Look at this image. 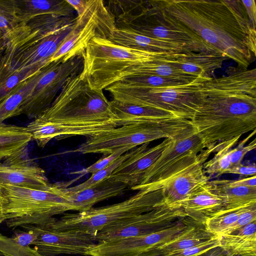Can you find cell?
I'll use <instances>...</instances> for the list:
<instances>
[{
	"mask_svg": "<svg viewBox=\"0 0 256 256\" xmlns=\"http://www.w3.org/2000/svg\"><path fill=\"white\" fill-rule=\"evenodd\" d=\"M50 184L45 171L28 157L27 148L0 162V186L40 190Z\"/></svg>",
	"mask_w": 256,
	"mask_h": 256,
	"instance_id": "obj_17",
	"label": "cell"
},
{
	"mask_svg": "<svg viewBox=\"0 0 256 256\" xmlns=\"http://www.w3.org/2000/svg\"><path fill=\"white\" fill-rule=\"evenodd\" d=\"M0 256H4L2 253L0 252Z\"/></svg>",
	"mask_w": 256,
	"mask_h": 256,
	"instance_id": "obj_55",
	"label": "cell"
},
{
	"mask_svg": "<svg viewBox=\"0 0 256 256\" xmlns=\"http://www.w3.org/2000/svg\"><path fill=\"white\" fill-rule=\"evenodd\" d=\"M180 208H171L164 204L152 210L112 224L94 236L97 243L128 237L149 234L166 228L186 218Z\"/></svg>",
	"mask_w": 256,
	"mask_h": 256,
	"instance_id": "obj_14",
	"label": "cell"
},
{
	"mask_svg": "<svg viewBox=\"0 0 256 256\" xmlns=\"http://www.w3.org/2000/svg\"><path fill=\"white\" fill-rule=\"evenodd\" d=\"M228 183L234 186L256 187V176H254L238 180H228Z\"/></svg>",
	"mask_w": 256,
	"mask_h": 256,
	"instance_id": "obj_47",
	"label": "cell"
},
{
	"mask_svg": "<svg viewBox=\"0 0 256 256\" xmlns=\"http://www.w3.org/2000/svg\"><path fill=\"white\" fill-rule=\"evenodd\" d=\"M174 140L164 138L161 143L150 148L148 142L140 146L138 150L121 164L109 178L132 190L139 185L148 170Z\"/></svg>",
	"mask_w": 256,
	"mask_h": 256,
	"instance_id": "obj_20",
	"label": "cell"
},
{
	"mask_svg": "<svg viewBox=\"0 0 256 256\" xmlns=\"http://www.w3.org/2000/svg\"><path fill=\"white\" fill-rule=\"evenodd\" d=\"M4 34L6 33L4 32L1 30H0V36L3 35Z\"/></svg>",
	"mask_w": 256,
	"mask_h": 256,
	"instance_id": "obj_54",
	"label": "cell"
},
{
	"mask_svg": "<svg viewBox=\"0 0 256 256\" xmlns=\"http://www.w3.org/2000/svg\"><path fill=\"white\" fill-rule=\"evenodd\" d=\"M220 247L214 248L209 252L200 256H214Z\"/></svg>",
	"mask_w": 256,
	"mask_h": 256,
	"instance_id": "obj_51",
	"label": "cell"
},
{
	"mask_svg": "<svg viewBox=\"0 0 256 256\" xmlns=\"http://www.w3.org/2000/svg\"><path fill=\"white\" fill-rule=\"evenodd\" d=\"M208 76H198L190 83L160 87L132 86L115 82L104 89L116 101L152 108L190 120L203 100Z\"/></svg>",
	"mask_w": 256,
	"mask_h": 256,
	"instance_id": "obj_8",
	"label": "cell"
},
{
	"mask_svg": "<svg viewBox=\"0 0 256 256\" xmlns=\"http://www.w3.org/2000/svg\"><path fill=\"white\" fill-rule=\"evenodd\" d=\"M194 222L186 217L172 226L147 235L96 243L88 256H138L171 240Z\"/></svg>",
	"mask_w": 256,
	"mask_h": 256,
	"instance_id": "obj_15",
	"label": "cell"
},
{
	"mask_svg": "<svg viewBox=\"0 0 256 256\" xmlns=\"http://www.w3.org/2000/svg\"><path fill=\"white\" fill-rule=\"evenodd\" d=\"M214 236L206 230L204 225L194 222L172 239L150 251L157 255H165L193 246Z\"/></svg>",
	"mask_w": 256,
	"mask_h": 256,
	"instance_id": "obj_30",
	"label": "cell"
},
{
	"mask_svg": "<svg viewBox=\"0 0 256 256\" xmlns=\"http://www.w3.org/2000/svg\"><path fill=\"white\" fill-rule=\"evenodd\" d=\"M82 54L80 76L91 88L100 90H104L113 78L130 66L174 55L130 48L99 37L89 42Z\"/></svg>",
	"mask_w": 256,
	"mask_h": 256,
	"instance_id": "obj_9",
	"label": "cell"
},
{
	"mask_svg": "<svg viewBox=\"0 0 256 256\" xmlns=\"http://www.w3.org/2000/svg\"><path fill=\"white\" fill-rule=\"evenodd\" d=\"M76 18L44 14L19 22L6 33L4 52L18 70H40L50 63Z\"/></svg>",
	"mask_w": 256,
	"mask_h": 256,
	"instance_id": "obj_3",
	"label": "cell"
},
{
	"mask_svg": "<svg viewBox=\"0 0 256 256\" xmlns=\"http://www.w3.org/2000/svg\"><path fill=\"white\" fill-rule=\"evenodd\" d=\"M18 24L15 0H0V30L6 33Z\"/></svg>",
	"mask_w": 256,
	"mask_h": 256,
	"instance_id": "obj_40",
	"label": "cell"
},
{
	"mask_svg": "<svg viewBox=\"0 0 256 256\" xmlns=\"http://www.w3.org/2000/svg\"><path fill=\"white\" fill-rule=\"evenodd\" d=\"M116 122L88 125H76L52 122L39 118L34 119L26 126L32 139L40 148L44 147L52 139L58 140L80 136L88 138L118 127Z\"/></svg>",
	"mask_w": 256,
	"mask_h": 256,
	"instance_id": "obj_18",
	"label": "cell"
},
{
	"mask_svg": "<svg viewBox=\"0 0 256 256\" xmlns=\"http://www.w3.org/2000/svg\"><path fill=\"white\" fill-rule=\"evenodd\" d=\"M214 256H227L222 249L220 247Z\"/></svg>",
	"mask_w": 256,
	"mask_h": 256,
	"instance_id": "obj_53",
	"label": "cell"
},
{
	"mask_svg": "<svg viewBox=\"0 0 256 256\" xmlns=\"http://www.w3.org/2000/svg\"><path fill=\"white\" fill-rule=\"evenodd\" d=\"M190 121L206 148L256 130V68H231L220 77H210Z\"/></svg>",
	"mask_w": 256,
	"mask_h": 256,
	"instance_id": "obj_2",
	"label": "cell"
},
{
	"mask_svg": "<svg viewBox=\"0 0 256 256\" xmlns=\"http://www.w3.org/2000/svg\"><path fill=\"white\" fill-rule=\"evenodd\" d=\"M5 198L4 218L13 230L26 224L44 225L54 216L75 208L64 192V182L50 184L44 189L1 186Z\"/></svg>",
	"mask_w": 256,
	"mask_h": 256,
	"instance_id": "obj_4",
	"label": "cell"
},
{
	"mask_svg": "<svg viewBox=\"0 0 256 256\" xmlns=\"http://www.w3.org/2000/svg\"><path fill=\"white\" fill-rule=\"evenodd\" d=\"M138 256H166L165 255H157L151 251H149L148 252H144L142 254Z\"/></svg>",
	"mask_w": 256,
	"mask_h": 256,
	"instance_id": "obj_52",
	"label": "cell"
},
{
	"mask_svg": "<svg viewBox=\"0 0 256 256\" xmlns=\"http://www.w3.org/2000/svg\"><path fill=\"white\" fill-rule=\"evenodd\" d=\"M114 20L116 28L180 45L192 52L218 53L190 31L164 18L150 1H143L135 12Z\"/></svg>",
	"mask_w": 256,
	"mask_h": 256,
	"instance_id": "obj_10",
	"label": "cell"
},
{
	"mask_svg": "<svg viewBox=\"0 0 256 256\" xmlns=\"http://www.w3.org/2000/svg\"><path fill=\"white\" fill-rule=\"evenodd\" d=\"M215 147L206 148L204 154L197 163L175 174L162 185L164 204L171 208H178L180 202L207 184L209 177L204 171L203 164L212 153H214Z\"/></svg>",
	"mask_w": 256,
	"mask_h": 256,
	"instance_id": "obj_19",
	"label": "cell"
},
{
	"mask_svg": "<svg viewBox=\"0 0 256 256\" xmlns=\"http://www.w3.org/2000/svg\"><path fill=\"white\" fill-rule=\"evenodd\" d=\"M23 230L34 231L37 238L34 248L43 256L78 254L88 256V252L96 244L91 235L70 231H58L44 225L26 224Z\"/></svg>",
	"mask_w": 256,
	"mask_h": 256,
	"instance_id": "obj_16",
	"label": "cell"
},
{
	"mask_svg": "<svg viewBox=\"0 0 256 256\" xmlns=\"http://www.w3.org/2000/svg\"><path fill=\"white\" fill-rule=\"evenodd\" d=\"M114 16L102 0H88L84 12L77 16L72 28L52 57L50 62L82 52L94 37L108 38L116 28Z\"/></svg>",
	"mask_w": 256,
	"mask_h": 256,
	"instance_id": "obj_12",
	"label": "cell"
},
{
	"mask_svg": "<svg viewBox=\"0 0 256 256\" xmlns=\"http://www.w3.org/2000/svg\"><path fill=\"white\" fill-rule=\"evenodd\" d=\"M116 82L132 86L160 87L181 85L190 82L156 76H136L126 77Z\"/></svg>",
	"mask_w": 256,
	"mask_h": 256,
	"instance_id": "obj_37",
	"label": "cell"
},
{
	"mask_svg": "<svg viewBox=\"0 0 256 256\" xmlns=\"http://www.w3.org/2000/svg\"><path fill=\"white\" fill-rule=\"evenodd\" d=\"M221 236H214L208 240L184 250H176L166 256H200L210 250L220 246Z\"/></svg>",
	"mask_w": 256,
	"mask_h": 256,
	"instance_id": "obj_39",
	"label": "cell"
},
{
	"mask_svg": "<svg viewBox=\"0 0 256 256\" xmlns=\"http://www.w3.org/2000/svg\"><path fill=\"white\" fill-rule=\"evenodd\" d=\"M41 70H18L13 66L8 55L4 52L0 56V104L24 81Z\"/></svg>",
	"mask_w": 256,
	"mask_h": 256,
	"instance_id": "obj_32",
	"label": "cell"
},
{
	"mask_svg": "<svg viewBox=\"0 0 256 256\" xmlns=\"http://www.w3.org/2000/svg\"><path fill=\"white\" fill-rule=\"evenodd\" d=\"M178 207L182 209L187 218L204 225L210 217L224 210L222 200L210 189L208 183L180 202Z\"/></svg>",
	"mask_w": 256,
	"mask_h": 256,
	"instance_id": "obj_23",
	"label": "cell"
},
{
	"mask_svg": "<svg viewBox=\"0 0 256 256\" xmlns=\"http://www.w3.org/2000/svg\"><path fill=\"white\" fill-rule=\"evenodd\" d=\"M204 149L203 141L196 130L176 140L148 170L139 185L132 190L160 188L168 179L196 163Z\"/></svg>",
	"mask_w": 256,
	"mask_h": 256,
	"instance_id": "obj_13",
	"label": "cell"
},
{
	"mask_svg": "<svg viewBox=\"0 0 256 256\" xmlns=\"http://www.w3.org/2000/svg\"><path fill=\"white\" fill-rule=\"evenodd\" d=\"M0 252L4 256H43L34 248L21 246L0 232Z\"/></svg>",
	"mask_w": 256,
	"mask_h": 256,
	"instance_id": "obj_38",
	"label": "cell"
},
{
	"mask_svg": "<svg viewBox=\"0 0 256 256\" xmlns=\"http://www.w3.org/2000/svg\"><path fill=\"white\" fill-rule=\"evenodd\" d=\"M66 0L78 13V16L80 15L84 12L88 2V0Z\"/></svg>",
	"mask_w": 256,
	"mask_h": 256,
	"instance_id": "obj_48",
	"label": "cell"
},
{
	"mask_svg": "<svg viewBox=\"0 0 256 256\" xmlns=\"http://www.w3.org/2000/svg\"><path fill=\"white\" fill-rule=\"evenodd\" d=\"M42 68L24 81L16 90L0 104V123L8 118L20 115V108L38 82Z\"/></svg>",
	"mask_w": 256,
	"mask_h": 256,
	"instance_id": "obj_33",
	"label": "cell"
},
{
	"mask_svg": "<svg viewBox=\"0 0 256 256\" xmlns=\"http://www.w3.org/2000/svg\"><path fill=\"white\" fill-rule=\"evenodd\" d=\"M240 137L238 136L217 144L212 158L203 164L204 171L209 178L212 176L218 177L227 174L231 167L230 151Z\"/></svg>",
	"mask_w": 256,
	"mask_h": 256,
	"instance_id": "obj_34",
	"label": "cell"
},
{
	"mask_svg": "<svg viewBox=\"0 0 256 256\" xmlns=\"http://www.w3.org/2000/svg\"><path fill=\"white\" fill-rule=\"evenodd\" d=\"M82 53L68 59L64 56L44 67L38 82L22 102L20 114L36 119L48 109L68 80L73 75L81 72Z\"/></svg>",
	"mask_w": 256,
	"mask_h": 256,
	"instance_id": "obj_11",
	"label": "cell"
},
{
	"mask_svg": "<svg viewBox=\"0 0 256 256\" xmlns=\"http://www.w3.org/2000/svg\"><path fill=\"white\" fill-rule=\"evenodd\" d=\"M131 150L132 149H130L128 148H121L119 150L110 154L104 156V157L99 159L94 164L86 168H83L78 171L77 170L76 172H72V174H79V176L76 180H74L72 182H74L80 178L88 174H94L96 172L106 168L120 156Z\"/></svg>",
	"mask_w": 256,
	"mask_h": 256,
	"instance_id": "obj_41",
	"label": "cell"
},
{
	"mask_svg": "<svg viewBox=\"0 0 256 256\" xmlns=\"http://www.w3.org/2000/svg\"><path fill=\"white\" fill-rule=\"evenodd\" d=\"M15 4L18 23L44 14L72 17L75 12L66 0H15Z\"/></svg>",
	"mask_w": 256,
	"mask_h": 256,
	"instance_id": "obj_25",
	"label": "cell"
},
{
	"mask_svg": "<svg viewBox=\"0 0 256 256\" xmlns=\"http://www.w3.org/2000/svg\"><path fill=\"white\" fill-rule=\"evenodd\" d=\"M10 238L21 246H30L36 240L37 235L34 231L30 229H16Z\"/></svg>",
	"mask_w": 256,
	"mask_h": 256,
	"instance_id": "obj_44",
	"label": "cell"
},
{
	"mask_svg": "<svg viewBox=\"0 0 256 256\" xmlns=\"http://www.w3.org/2000/svg\"><path fill=\"white\" fill-rule=\"evenodd\" d=\"M246 206L235 210H222L216 212L206 220L204 226L206 230L213 235L221 236L236 222Z\"/></svg>",
	"mask_w": 256,
	"mask_h": 256,
	"instance_id": "obj_36",
	"label": "cell"
},
{
	"mask_svg": "<svg viewBox=\"0 0 256 256\" xmlns=\"http://www.w3.org/2000/svg\"><path fill=\"white\" fill-rule=\"evenodd\" d=\"M256 222L221 236L220 248L227 256H256Z\"/></svg>",
	"mask_w": 256,
	"mask_h": 256,
	"instance_id": "obj_27",
	"label": "cell"
},
{
	"mask_svg": "<svg viewBox=\"0 0 256 256\" xmlns=\"http://www.w3.org/2000/svg\"><path fill=\"white\" fill-rule=\"evenodd\" d=\"M254 221H256V203L246 206L236 222L229 227L222 236L230 234Z\"/></svg>",
	"mask_w": 256,
	"mask_h": 256,
	"instance_id": "obj_42",
	"label": "cell"
},
{
	"mask_svg": "<svg viewBox=\"0 0 256 256\" xmlns=\"http://www.w3.org/2000/svg\"><path fill=\"white\" fill-rule=\"evenodd\" d=\"M31 140L26 127L0 123V162L27 148Z\"/></svg>",
	"mask_w": 256,
	"mask_h": 256,
	"instance_id": "obj_31",
	"label": "cell"
},
{
	"mask_svg": "<svg viewBox=\"0 0 256 256\" xmlns=\"http://www.w3.org/2000/svg\"><path fill=\"white\" fill-rule=\"evenodd\" d=\"M256 166L254 163L247 165L240 164L237 166H232L227 172V174L249 176H256Z\"/></svg>",
	"mask_w": 256,
	"mask_h": 256,
	"instance_id": "obj_45",
	"label": "cell"
},
{
	"mask_svg": "<svg viewBox=\"0 0 256 256\" xmlns=\"http://www.w3.org/2000/svg\"><path fill=\"white\" fill-rule=\"evenodd\" d=\"M162 188H144L128 199L116 204L66 213L44 224L58 231H70L94 237L106 226L149 212L164 204Z\"/></svg>",
	"mask_w": 256,
	"mask_h": 256,
	"instance_id": "obj_7",
	"label": "cell"
},
{
	"mask_svg": "<svg viewBox=\"0 0 256 256\" xmlns=\"http://www.w3.org/2000/svg\"><path fill=\"white\" fill-rule=\"evenodd\" d=\"M64 192L68 198L75 208V211L80 212L93 207L96 204L105 200L122 194L128 186L108 178L86 189L73 192Z\"/></svg>",
	"mask_w": 256,
	"mask_h": 256,
	"instance_id": "obj_24",
	"label": "cell"
},
{
	"mask_svg": "<svg viewBox=\"0 0 256 256\" xmlns=\"http://www.w3.org/2000/svg\"><path fill=\"white\" fill-rule=\"evenodd\" d=\"M160 58L162 57L126 68L113 78L108 83V86L123 78L132 76H156L180 79L188 82L193 81L198 76L186 73L160 61Z\"/></svg>",
	"mask_w": 256,
	"mask_h": 256,
	"instance_id": "obj_26",
	"label": "cell"
},
{
	"mask_svg": "<svg viewBox=\"0 0 256 256\" xmlns=\"http://www.w3.org/2000/svg\"><path fill=\"white\" fill-rule=\"evenodd\" d=\"M255 133L256 130L252 131V133H251L247 138L240 141L236 148L232 149L230 151L231 167L241 164L242 160L246 154L256 148V139H254L248 145L244 146V144L250 138H251L252 136L254 135Z\"/></svg>",
	"mask_w": 256,
	"mask_h": 256,
	"instance_id": "obj_43",
	"label": "cell"
},
{
	"mask_svg": "<svg viewBox=\"0 0 256 256\" xmlns=\"http://www.w3.org/2000/svg\"><path fill=\"white\" fill-rule=\"evenodd\" d=\"M80 73L68 80L51 105L38 118L76 125L117 122L103 90L91 88Z\"/></svg>",
	"mask_w": 256,
	"mask_h": 256,
	"instance_id": "obj_5",
	"label": "cell"
},
{
	"mask_svg": "<svg viewBox=\"0 0 256 256\" xmlns=\"http://www.w3.org/2000/svg\"><path fill=\"white\" fill-rule=\"evenodd\" d=\"M6 33L0 36V56L3 54L6 45Z\"/></svg>",
	"mask_w": 256,
	"mask_h": 256,
	"instance_id": "obj_50",
	"label": "cell"
},
{
	"mask_svg": "<svg viewBox=\"0 0 256 256\" xmlns=\"http://www.w3.org/2000/svg\"><path fill=\"white\" fill-rule=\"evenodd\" d=\"M228 59L212 52H190L162 57L160 60L186 73L195 76H208L220 68Z\"/></svg>",
	"mask_w": 256,
	"mask_h": 256,
	"instance_id": "obj_21",
	"label": "cell"
},
{
	"mask_svg": "<svg viewBox=\"0 0 256 256\" xmlns=\"http://www.w3.org/2000/svg\"><path fill=\"white\" fill-rule=\"evenodd\" d=\"M110 103L112 110L117 118L118 126L176 116L168 112L125 104L114 100L110 101Z\"/></svg>",
	"mask_w": 256,
	"mask_h": 256,
	"instance_id": "obj_29",
	"label": "cell"
},
{
	"mask_svg": "<svg viewBox=\"0 0 256 256\" xmlns=\"http://www.w3.org/2000/svg\"><path fill=\"white\" fill-rule=\"evenodd\" d=\"M242 2L246 10L248 18L252 26L256 29V6L255 1L254 0H242Z\"/></svg>",
	"mask_w": 256,
	"mask_h": 256,
	"instance_id": "obj_46",
	"label": "cell"
},
{
	"mask_svg": "<svg viewBox=\"0 0 256 256\" xmlns=\"http://www.w3.org/2000/svg\"><path fill=\"white\" fill-rule=\"evenodd\" d=\"M208 185L222 200L224 210H235L256 203V187L232 186L226 180L208 181Z\"/></svg>",
	"mask_w": 256,
	"mask_h": 256,
	"instance_id": "obj_28",
	"label": "cell"
},
{
	"mask_svg": "<svg viewBox=\"0 0 256 256\" xmlns=\"http://www.w3.org/2000/svg\"><path fill=\"white\" fill-rule=\"evenodd\" d=\"M5 198L2 186H0V224L4 222Z\"/></svg>",
	"mask_w": 256,
	"mask_h": 256,
	"instance_id": "obj_49",
	"label": "cell"
},
{
	"mask_svg": "<svg viewBox=\"0 0 256 256\" xmlns=\"http://www.w3.org/2000/svg\"><path fill=\"white\" fill-rule=\"evenodd\" d=\"M138 148L139 146L136 147L127 152L118 158L106 168L92 174L91 176L88 180L82 184L74 186L68 187L64 182V190L67 192L82 190L94 186L108 178L114 170L124 161L136 153L138 150Z\"/></svg>",
	"mask_w": 256,
	"mask_h": 256,
	"instance_id": "obj_35",
	"label": "cell"
},
{
	"mask_svg": "<svg viewBox=\"0 0 256 256\" xmlns=\"http://www.w3.org/2000/svg\"><path fill=\"white\" fill-rule=\"evenodd\" d=\"M162 15L248 69L256 54V31L240 0H150Z\"/></svg>",
	"mask_w": 256,
	"mask_h": 256,
	"instance_id": "obj_1",
	"label": "cell"
},
{
	"mask_svg": "<svg viewBox=\"0 0 256 256\" xmlns=\"http://www.w3.org/2000/svg\"><path fill=\"white\" fill-rule=\"evenodd\" d=\"M195 130L190 120L178 116L118 126L89 138L72 150L82 154L107 156L120 149H132L160 138L177 140Z\"/></svg>",
	"mask_w": 256,
	"mask_h": 256,
	"instance_id": "obj_6",
	"label": "cell"
},
{
	"mask_svg": "<svg viewBox=\"0 0 256 256\" xmlns=\"http://www.w3.org/2000/svg\"><path fill=\"white\" fill-rule=\"evenodd\" d=\"M108 39L124 47L150 52L176 54L192 52L180 45L147 36L126 28H116Z\"/></svg>",
	"mask_w": 256,
	"mask_h": 256,
	"instance_id": "obj_22",
	"label": "cell"
}]
</instances>
